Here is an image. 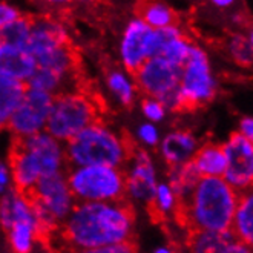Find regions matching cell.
Listing matches in <instances>:
<instances>
[{
	"instance_id": "1",
	"label": "cell",
	"mask_w": 253,
	"mask_h": 253,
	"mask_svg": "<svg viewBox=\"0 0 253 253\" xmlns=\"http://www.w3.org/2000/svg\"><path fill=\"white\" fill-rule=\"evenodd\" d=\"M133 233L135 213L130 203H77L49 240L55 241V252H60L133 243Z\"/></svg>"
},
{
	"instance_id": "2",
	"label": "cell",
	"mask_w": 253,
	"mask_h": 253,
	"mask_svg": "<svg viewBox=\"0 0 253 253\" xmlns=\"http://www.w3.org/2000/svg\"><path fill=\"white\" fill-rule=\"evenodd\" d=\"M240 195L224 178H201L181 204L178 219L189 232L232 230Z\"/></svg>"
},
{
	"instance_id": "3",
	"label": "cell",
	"mask_w": 253,
	"mask_h": 253,
	"mask_svg": "<svg viewBox=\"0 0 253 253\" xmlns=\"http://www.w3.org/2000/svg\"><path fill=\"white\" fill-rule=\"evenodd\" d=\"M133 144L125 133L117 132L105 122H97L66 143L69 168L108 166L125 169Z\"/></svg>"
},
{
	"instance_id": "4",
	"label": "cell",
	"mask_w": 253,
	"mask_h": 253,
	"mask_svg": "<svg viewBox=\"0 0 253 253\" xmlns=\"http://www.w3.org/2000/svg\"><path fill=\"white\" fill-rule=\"evenodd\" d=\"M100 103L82 89H72L55 97L46 130L62 143L71 141L82 130L100 122Z\"/></svg>"
},
{
	"instance_id": "5",
	"label": "cell",
	"mask_w": 253,
	"mask_h": 253,
	"mask_svg": "<svg viewBox=\"0 0 253 253\" xmlns=\"http://www.w3.org/2000/svg\"><path fill=\"white\" fill-rule=\"evenodd\" d=\"M66 176L77 203L126 201L125 169L108 166L69 168Z\"/></svg>"
},
{
	"instance_id": "6",
	"label": "cell",
	"mask_w": 253,
	"mask_h": 253,
	"mask_svg": "<svg viewBox=\"0 0 253 253\" xmlns=\"http://www.w3.org/2000/svg\"><path fill=\"white\" fill-rule=\"evenodd\" d=\"M219 82L213 74L207 51L193 44L187 63L181 71L180 91L187 109H197L209 105L218 95Z\"/></svg>"
},
{
	"instance_id": "7",
	"label": "cell",
	"mask_w": 253,
	"mask_h": 253,
	"mask_svg": "<svg viewBox=\"0 0 253 253\" xmlns=\"http://www.w3.org/2000/svg\"><path fill=\"white\" fill-rule=\"evenodd\" d=\"M54 101V95L28 87L22 106L14 112L8 125L5 126V129L11 133L12 140L29 138L46 130Z\"/></svg>"
},
{
	"instance_id": "8",
	"label": "cell",
	"mask_w": 253,
	"mask_h": 253,
	"mask_svg": "<svg viewBox=\"0 0 253 253\" xmlns=\"http://www.w3.org/2000/svg\"><path fill=\"white\" fill-rule=\"evenodd\" d=\"M125 172L126 201L130 204L144 206L146 209H149L160 184L157 168L151 152L138 146L133 147Z\"/></svg>"
},
{
	"instance_id": "9",
	"label": "cell",
	"mask_w": 253,
	"mask_h": 253,
	"mask_svg": "<svg viewBox=\"0 0 253 253\" xmlns=\"http://www.w3.org/2000/svg\"><path fill=\"white\" fill-rule=\"evenodd\" d=\"M31 200L49 212L60 224L69 218L77 206L74 193L69 187L66 173L43 176L34 190L29 193Z\"/></svg>"
},
{
	"instance_id": "10",
	"label": "cell",
	"mask_w": 253,
	"mask_h": 253,
	"mask_svg": "<svg viewBox=\"0 0 253 253\" xmlns=\"http://www.w3.org/2000/svg\"><path fill=\"white\" fill-rule=\"evenodd\" d=\"M183 68L170 63L163 57H154L133 74L140 92L144 97L161 100L168 94L180 89Z\"/></svg>"
},
{
	"instance_id": "11",
	"label": "cell",
	"mask_w": 253,
	"mask_h": 253,
	"mask_svg": "<svg viewBox=\"0 0 253 253\" xmlns=\"http://www.w3.org/2000/svg\"><path fill=\"white\" fill-rule=\"evenodd\" d=\"M222 147L227 158L224 180L240 193L253 189V143L235 130Z\"/></svg>"
},
{
	"instance_id": "12",
	"label": "cell",
	"mask_w": 253,
	"mask_h": 253,
	"mask_svg": "<svg viewBox=\"0 0 253 253\" xmlns=\"http://www.w3.org/2000/svg\"><path fill=\"white\" fill-rule=\"evenodd\" d=\"M152 28H149L140 16H132L120 36L118 42V62L127 72L135 74L147 60V39Z\"/></svg>"
},
{
	"instance_id": "13",
	"label": "cell",
	"mask_w": 253,
	"mask_h": 253,
	"mask_svg": "<svg viewBox=\"0 0 253 253\" xmlns=\"http://www.w3.org/2000/svg\"><path fill=\"white\" fill-rule=\"evenodd\" d=\"M17 141L36 158L43 176L66 173V170L69 169L66 158V144L52 137L48 130Z\"/></svg>"
},
{
	"instance_id": "14",
	"label": "cell",
	"mask_w": 253,
	"mask_h": 253,
	"mask_svg": "<svg viewBox=\"0 0 253 253\" xmlns=\"http://www.w3.org/2000/svg\"><path fill=\"white\" fill-rule=\"evenodd\" d=\"M201 147V141L192 130L172 129L163 135L160 147L157 149L160 158L169 168L184 166L193 161Z\"/></svg>"
},
{
	"instance_id": "15",
	"label": "cell",
	"mask_w": 253,
	"mask_h": 253,
	"mask_svg": "<svg viewBox=\"0 0 253 253\" xmlns=\"http://www.w3.org/2000/svg\"><path fill=\"white\" fill-rule=\"evenodd\" d=\"M8 165L12 173L14 189L26 193V195L34 190L37 183L43 178L42 169L36 158L17 140H12L8 155Z\"/></svg>"
},
{
	"instance_id": "16",
	"label": "cell",
	"mask_w": 253,
	"mask_h": 253,
	"mask_svg": "<svg viewBox=\"0 0 253 253\" xmlns=\"http://www.w3.org/2000/svg\"><path fill=\"white\" fill-rule=\"evenodd\" d=\"M37 69L39 65L36 58L28 49H20L0 42V72L28 84Z\"/></svg>"
},
{
	"instance_id": "17",
	"label": "cell",
	"mask_w": 253,
	"mask_h": 253,
	"mask_svg": "<svg viewBox=\"0 0 253 253\" xmlns=\"http://www.w3.org/2000/svg\"><path fill=\"white\" fill-rule=\"evenodd\" d=\"M20 221H37L34 213L33 200L26 193L11 189L2 195L0 201V222L3 230Z\"/></svg>"
},
{
	"instance_id": "18",
	"label": "cell",
	"mask_w": 253,
	"mask_h": 253,
	"mask_svg": "<svg viewBox=\"0 0 253 253\" xmlns=\"http://www.w3.org/2000/svg\"><path fill=\"white\" fill-rule=\"evenodd\" d=\"M105 84L117 105L122 108H130L137 101L140 89L137 86L133 74L127 72L125 68H111L105 74Z\"/></svg>"
},
{
	"instance_id": "19",
	"label": "cell",
	"mask_w": 253,
	"mask_h": 253,
	"mask_svg": "<svg viewBox=\"0 0 253 253\" xmlns=\"http://www.w3.org/2000/svg\"><path fill=\"white\" fill-rule=\"evenodd\" d=\"M26 92V83L0 72V125L3 127L8 125L14 112L22 106Z\"/></svg>"
},
{
	"instance_id": "20",
	"label": "cell",
	"mask_w": 253,
	"mask_h": 253,
	"mask_svg": "<svg viewBox=\"0 0 253 253\" xmlns=\"http://www.w3.org/2000/svg\"><path fill=\"white\" fill-rule=\"evenodd\" d=\"M193 166L201 178H224L227 169V158L222 144L203 143L197 157L193 158Z\"/></svg>"
},
{
	"instance_id": "21",
	"label": "cell",
	"mask_w": 253,
	"mask_h": 253,
	"mask_svg": "<svg viewBox=\"0 0 253 253\" xmlns=\"http://www.w3.org/2000/svg\"><path fill=\"white\" fill-rule=\"evenodd\" d=\"M236 241L232 230L227 232H190L187 238V253H224Z\"/></svg>"
},
{
	"instance_id": "22",
	"label": "cell",
	"mask_w": 253,
	"mask_h": 253,
	"mask_svg": "<svg viewBox=\"0 0 253 253\" xmlns=\"http://www.w3.org/2000/svg\"><path fill=\"white\" fill-rule=\"evenodd\" d=\"M6 233V243L12 253H33L42 240L37 221H20L12 224Z\"/></svg>"
},
{
	"instance_id": "23",
	"label": "cell",
	"mask_w": 253,
	"mask_h": 253,
	"mask_svg": "<svg viewBox=\"0 0 253 253\" xmlns=\"http://www.w3.org/2000/svg\"><path fill=\"white\" fill-rule=\"evenodd\" d=\"M232 232L236 241L253 249V189L240 195Z\"/></svg>"
},
{
	"instance_id": "24",
	"label": "cell",
	"mask_w": 253,
	"mask_h": 253,
	"mask_svg": "<svg viewBox=\"0 0 253 253\" xmlns=\"http://www.w3.org/2000/svg\"><path fill=\"white\" fill-rule=\"evenodd\" d=\"M147 211L157 219H170L173 216L178 218L181 211V200L178 198L168 181H160L155 197Z\"/></svg>"
},
{
	"instance_id": "25",
	"label": "cell",
	"mask_w": 253,
	"mask_h": 253,
	"mask_svg": "<svg viewBox=\"0 0 253 253\" xmlns=\"http://www.w3.org/2000/svg\"><path fill=\"white\" fill-rule=\"evenodd\" d=\"M200 180L201 175L193 166V163H189V165L184 166L169 168L166 173V181L175 190L178 198L181 200V204L192 195V192L195 190Z\"/></svg>"
},
{
	"instance_id": "26",
	"label": "cell",
	"mask_w": 253,
	"mask_h": 253,
	"mask_svg": "<svg viewBox=\"0 0 253 253\" xmlns=\"http://www.w3.org/2000/svg\"><path fill=\"white\" fill-rule=\"evenodd\" d=\"M72 82H74V77H66L58 72L39 68L37 72L34 74V77L28 82V87L36 89V91H42V92H48L57 97L66 91L77 89Z\"/></svg>"
},
{
	"instance_id": "27",
	"label": "cell",
	"mask_w": 253,
	"mask_h": 253,
	"mask_svg": "<svg viewBox=\"0 0 253 253\" xmlns=\"http://www.w3.org/2000/svg\"><path fill=\"white\" fill-rule=\"evenodd\" d=\"M137 16L152 29H165L178 23V16L173 8L163 2H147L140 5Z\"/></svg>"
},
{
	"instance_id": "28",
	"label": "cell",
	"mask_w": 253,
	"mask_h": 253,
	"mask_svg": "<svg viewBox=\"0 0 253 253\" xmlns=\"http://www.w3.org/2000/svg\"><path fill=\"white\" fill-rule=\"evenodd\" d=\"M33 25H34V17L23 14L14 23L5 28H0V42L8 43L11 46H16L20 49H28V44L33 34Z\"/></svg>"
},
{
	"instance_id": "29",
	"label": "cell",
	"mask_w": 253,
	"mask_h": 253,
	"mask_svg": "<svg viewBox=\"0 0 253 253\" xmlns=\"http://www.w3.org/2000/svg\"><path fill=\"white\" fill-rule=\"evenodd\" d=\"M224 48L230 60L241 68H252L253 66V49L247 40V36L235 31L226 37Z\"/></svg>"
},
{
	"instance_id": "30",
	"label": "cell",
	"mask_w": 253,
	"mask_h": 253,
	"mask_svg": "<svg viewBox=\"0 0 253 253\" xmlns=\"http://www.w3.org/2000/svg\"><path fill=\"white\" fill-rule=\"evenodd\" d=\"M186 36V31L180 23H176L173 26L165 28V29H152L151 34L147 39V54L149 58L154 57H161L163 51H165L166 44L172 42L173 39Z\"/></svg>"
},
{
	"instance_id": "31",
	"label": "cell",
	"mask_w": 253,
	"mask_h": 253,
	"mask_svg": "<svg viewBox=\"0 0 253 253\" xmlns=\"http://www.w3.org/2000/svg\"><path fill=\"white\" fill-rule=\"evenodd\" d=\"M193 44H195V43H193L187 37V34L183 36V37L173 39L172 42H169L166 44V48H165V51H163L161 57L166 58V60H169L173 65L183 68L187 63V60H189Z\"/></svg>"
},
{
	"instance_id": "32",
	"label": "cell",
	"mask_w": 253,
	"mask_h": 253,
	"mask_svg": "<svg viewBox=\"0 0 253 253\" xmlns=\"http://www.w3.org/2000/svg\"><path fill=\"white\" fill-rule=\"evenodd\" d=\"M163 137L158 125L143 122L137 126L135 129V141L138 147L146 149V151H151V149H158Z\"/></svg>"
},
{
	"instance_id": "33",
	"label": "cell",
	"mask_w": 253,
	"mask_h": 253,
	"mask_svg": "<svg viewBox=\"0 0 253 253\" xmlns=\"http://www.w3.org/2000/svg\"><path fill=\"white\" fill-rule=\"evenodd\" d=\"M140 111L143 117L146 118V122L154 123V125L163 123L169 114L166 106L163 105L158 98H154V97H143L140 101Z\"/></svg>"
},
{
	"instance_id": "34",
	"label": "cell",
	"mask_w": 253,
	"mask_h": 253,
	"mask_svg": "<svg viewBox=\"0 0 253 253\" xmlns=\"http://www.w3.org/2000/svg\"><path fill=\"white\" fill-rule=\"evenodd\" d=\"M55 253H138L135 243H125L115 246H105L95 249H65Z\"/></svg>"
},
{
	"instance_id": "35",
	"label": "cell",
	"mask_w": 253,
	"mask_h": 253,
	"mask_svg": "<svg viewBox=\"0 0 253 253\" xmlns=\"http://www.w3.org/2000/svg\"><path fill=\"white\" fill-rule=\"evenodd\" d=\"M22 16H23V12L17 6H14L8 2L0 3V28H5V26L14 23Z\"/></svg>"
},
{
	"instance_id": "36",
	"label": "cell",
	"mask_w": 253,
	"mask_h": 253,
	"mask_svg": "<svg viewBox=\"0 0 253 253\" xmlns=\"http://www.w3.org/2000/svg\"><path fill=\"white\" fill-rule=\"evenodd\" d=\"M14 189V181H12V173L8 161H2L0 165V193H6L8 190Z\"/></svg>"
},
{
	"instance_id": "37",
	"label": "cell",
	"mask_w": 253,
	"mask_h": 253,
	"mask_svg": "<svg viewBox=\"0 0 253 253\" xmlns=\"http://www.w3.org/2000/svg\"><path fill=\"white\" fill-rule=\"evenodd\" d=\"M238 133H241L244 138H247L250 143H253V117L247 115L243 117L240 122H238Z\"/></svg>"
},
{
	"instance_id": "38",
	"label": "cell",
	"mask_w": 253,
	"mask_h": 253,
	"mask_svg": "<svg viewBox=\"0 0 253 253\" xmlns=\"http://www.w3.org/2000/svg\"><path fill=\"white\" fill-rule=\"evenodd\" d=\"M224 253H253V249H250L249 246L240 243V241H233Z\"/></svg>"
},
{
	"instance_id": "39",
	"label": "cell",
	"mask_w": 253,
	"mask_h": 253,
	"mask_svg": "<svg viewBox=\"0 0 253 253\" xmlns=\"http://www.w3.org/2000/svg\"><path fill=\"white\" fill-rule=\"evenodd\" d=\"M229 19H230V23L235 25L236 28H241L246 23V17H244V14L241 11H233L229 16Z\"/></svg>"
},
{
	"instance_id": "40",
	"label": "cell",
	"mask_w": 253,
	"mask_h": 253,
	"mask_svg": "<svg viewBox=\"0 0 253 253\" xmlns=\"http://www.w3.org/2000/svg\"><path fill=\"white\" fill-rule=\"evenodd\" d=\"M212 5L216 9H229L230 6L235 5L233 0H212Z\"/></svg>"
},
{
	"instance_id": "41",
	"label": "cell",
	"mask_w": 253,
	"mask_h": 253,
	"mask_svg": "<svg viewBox=\"0 0 253 253\" xmlns=\"http://www.w3.org/2000/svg\"><path fill=\"white\" fill-rule=\"evenodd\" d=\"M151 253H178V250L172 244H163L155 247Z\"/></svg>"
},
{
	"instance_id": "42",
	"label": "cell",
	"mask_w": 253,
	"mask_h": 253,
	"mask_svg": "<svg viewBox=\"0 0 253 253\" xmlns=\"http://www.w3.org/2000/svg\"><path fill=\"white\" fill-rule=\"evenodd\" d=\"M246 36H247V40H249L250 46H252V49H253V25H250V26H249Z\"/></svg>"
}]
</instances>
